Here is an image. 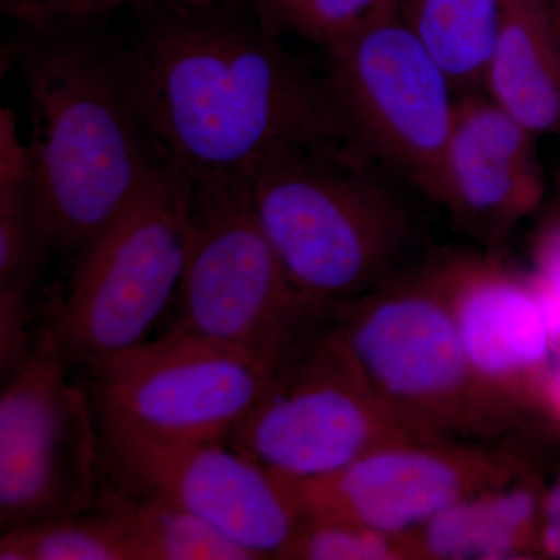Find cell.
Segmentation results:
<instances>
[{"mask_svg":"<svg viewBox=\"0 0 560 560\" xmlns=\"http://www.w3.org/2000/svg\"><path fill=\"white\" fill-rule=\"evenodd\" d=\"M397 5L399 0H298L271 31L287 28L327 49Z\"/></svg>","mask_w":560,"mask_h":560,"instance_id":"22","label":"cell"},{"mask_svg":"<svg viewBox=\"0 0 560 560\" xmlns=\"http://www.w3.org/2000/svg\"><path fill=\"white\" fill-rule=\"evenodd\" d=\"M438 261L471 370L515 415L541 408L556 352L530 272L475 254Z\"/></svg>","mask_w":560,"mask_h":560,"instance_id":"13","label":"cell"},{"mask_svg":"<svg viewBox=\"0 0 560 560\" xmlns=\"http://www.w3.org/2000/svg\"><path fill=\"white\" fill-rule=\"evenodd\" d=\"M558 186H559V194H560V172H559V176H558Z\"/></svg>","mask_w":560,"mask_h":560,"instance_id":"30","label":"cell"},{"mask_svg":"<svg viewBox=\"0 0 560 560\" xmlns=\"http://www.w3.org/2000/svg\"><path fill=\"white\" fill-rule=\"evenodd\" d=\"M294 2H298V0H254L257 10H259L260 21L264 22L270 31L280 14L287 9H290Z\"/></svg>","mask_w":560,"mask_h":560,"instance_id":"27","label":"cell"},{"mask_svg":"<svg viewBox=\"0 0 560 560\" xmlns=\"http://www.w3.org/2000/svg\"><path fill=\"white\" fill-rule=\"evenodd\" d=\"M103 474L209 523L254 559H283L301 518L270 471L223 441H162L98 422Z\"/></svg>","mask_w":560,"mask_h":560,"instance_id":"11","label":"cell"},{"mask_svg":"<svg viewBox=\"0 0 560 560\" xmlns=\"http://www.w3.org/2000/svg\"><path fill=\"white\" fill-rule=\"evenodd\" d=\"M33 119V184L51 248L80 250L150 186L167 158L116 40L31 35L18 50Z\"/></svg>","mask_w":560,"mask_h":560,"instance_id":"2","label":"cell"},{"mask_svg":"<svg viewBox=\"0 0 560 560\" xmlns=\"http://www.w3.org/2000/svg\"><path fill=\"white\" fill-rule=\"evenodd\" d=\"M44 334L0 397L2 530L90 510L103 475L101 430L90 393Z\"/></svg>","mask_w":560,"mask_h":560,"instance_id":"10","label":"cell"},{"mask_svg":"<svg viewBox=\"0 0 560 560\" xmlns=\"http://www.w3.org/2000/svg\"><path fill=\"white\" fill-rule=\"evenodd\" d=\"M533 276L545 319L555 348L560 355V212L541 224L534 237Z\"/></svg>","mask_w":560,"mask_h":560,"instance_id":"24","label":"cell"},{"mask_svg":"<svg viewBox=\"0 0 560 560\" xmlns=\"http://www.w3.org/2000/svg\"><path fill=\"white\" fill-rule=\"evenodd\" d=\"M552 16H555L556 27L560 35V0H550Z\"/></svg>","mask_w":560,"mask_h":560,"instance_id":"29","label":"cell"},{"mask_svg":"<svg viewBox=\"0 0 560 560\" xmlns=\"http://www.w3.org/2000/svg\"><path fill=\"white\" fill-rule=\"evenodd\" d=\"M191 234L172 330L272 357L316 304L298 293L245 187L191 190Z\"/></svg>","mask_w":560,"mask_h":560,"instance_id":"9","label":"cell"},{"mask_svg":"<svg viewBox=\"0 0 560 560\" xmlns=\"http://www.w3.org/2000/svg\"><path fill=\"white\" fill-rule=\"evenodd\" d=\"M283 559L415 560L411 534L382 533L359 523L301 521Z\"/></svg>","mask_w":560,"mask_h":560,"instance_id":"21","label":"cell"},{"mask_svg":"<svg viewBox=\"0 0 560 560\" xmlns=\"http://www.w3.org/2000/svg\"><path fill=\"white\" fill-rule=\"evenodd\" d=\"M331 329L357 377L419 440H493L521 416L471 370L433 260L357 300L329 304Z\"/></svg>","mask_w":560,"mask_h":560,"instance_id":"4","label":"cell"},{"mask_svg":"<svg viewBox=\"0 0 560 560\" xmlns=\"http://www.w3.org/2000/svg\"><path fill=\"white\" fill-rule=\"evenodd\" d=\"M272 357L168 329L80 370L98 422L162 441H223L270 377Z\"/></svg>","mask_w":560,"mask_h":560,"instance_id":"8","label":"cell"},{"mask_svg":"<svg viewBox=\"0 0 560 560\" xmlns=\"http://www.w3.org/2000/svg\"><path fill=\"white\" fill-rule=\"evenodd\" d=\"M51 249L40 221L32 150L22 142L14 110H0V294H27Z\"/></svg>","mask_w":560,"mask_h":560,"instance_id":"17","label":"cell"},{"mask_svg":"<svg viewBox=\"0 0 560 560\" xmlns=\"http://www.w3.org/2000/svg\"><path fill=\"white\" fill-rule=\"evenodd\" d=\"M529 470L522 456L499 448L412 440L375 448L324 477L276 480L301 521L359 523L408 536L456 501L510 485Z\"/></svg>","mask_w":560,"mask_h":560,"instance_id":"12","label":"cell"},{"mask_svg":"<svg viewBox=\"0 0 560 560\" xmlns=\"http://www.w3.org/2000/svg\"><path fill=\"white\" fill-rule=\"evenodd\" d=\"M158 0H0L2 10L31 35L86 31L91 22L130 3Z\"/></svg>","mask_w":560,"mask_h":560,"instance_id":"23","label":"cell"},{"mask_svg":"<svg viewBox=\"0 0 560 560\" xmlns=\"http://www.w3.org/2000/svg\"><path fill=\"white\" fill-rule=\"evenodd\" d=\"M482 86L537 138L560 136V35L550 0H501Z\"/></svg>","mask_w":560,"mask_h":560,"instance_id":"15","label":"cell"},{"mask_svg":"<svg viewBox=\"0 0 560 560\" xmlns=\"http://www.w3.org/2000/svg\"><path fill=\"white\" fill-rule=\"evenodd\" d=\"M537 136L489 97L456 101L438 201L456 224L500 245L544 200Z\"/></svg>","mask_w":560,"mask_h":560,"instance_id":"14","label":"cell"},{"mask_svg":"<svg viewBox=\"0 0 560 560\" xmlns=\"http://www.w3.org/2000/svg\"><path fill=\"white\" fill-rule=\"evenodd\" d=\"M352 142L280 153L246 190L298 293L312 304L357 300L396 275L410 241L401 202Z\"/></svg>","mask_w":560,"mask_h":560,"instance_id":"3","label":"cell"},{"mask_svg":"<svg viewBox=\"0 0 560 560\" xmlns=\"http://www.w3.org/2000/svg\"><path fill=\"white\" fill-rule=\"evenodd\" d=\"M399 13L455 90L481 86L499 32L501 0H399Z\"/></svg>","mask_w":560,"mask_h":560,"instance_id":"18","label":"cell"},{"mask_svg":"<svg viewBox=\"0 0 560 560\" xmlns=\"http://www.w3.org/2000/svg\"><path fill=\"white\" fill-rule=\"evenodd\" d=\"M326 50L327 84L350 140L438 201L455 86L399 5Z\"/></svg>","mask_w":560,"mask_h":560,"instance_id":"7","label":"cell"},{"mask_svg":"<svg viewBox=\"0 0 560 560\" xmlns=\"http://www.w3.org/2000/svg\"><path fill=\"white\" fill-rule=\"evenodd\" d=\"M179 5L119 46L154 138L191 189L245 187L280 153L352 142L327 80L264 22Z\"/></svg>","mask_w":560,"mask_h":560,"instance_id":"1","label":"cell"},{"mask_svg":"<svg viewBox=\"0 0 560 560\" xmlns=\"http://www.w3.org/2000/svg\"><path fill=\"white\" fill-rule=\"evenodd\" d=\"M176 2L184 3V5L198 7V9H205V7L221 5V3H230L231 0H176Z\"/></svg>","mask_w":560,"mask_h":560,"instance_id":"28","label":"cell"},{"mask_svg":"<svg viewBox=\"0 0 560 560\" xmlns=\"http://www.w3.org/2000/svg\"><path fill=\"white\" fill-rule=\"evenodd\" d=\"M412 440L350 368L327 304L272 355L264 393L226 444L275 477L308 480Z\"/></svg>","mask_w":560,"mask_h":560,"instance_id":"6","label":"cell"},{"mask_svg":"<svg viewBox=\"0 0 560 560\" xmlns=\"http://www.w3.org/2000/svg\"><path fill=\"white\" fill-rule=\"evenodd\" d=\"M541 410L547 411L560 427V355L556 357L547 382H545Z\"/></svg>","mask_w":560,"mask_h":560,"instance_id":"26","label":"cell"},{"mask_svg":"<svg viewBox=\"0 0 560 560\" xmlns=\"http://www.w3.org/2000/svg\"><path fill=\"white\" fill-rule=\"evenodd\" d=\"M98 500L119 515L140 560H256L209 523L168 501L116 486Z\"/></svg>","mask_w":560,"mask_h":560,"instance_id":"19","label":"cell"},{"mask_svg":"<svg viewBox=\"0 0 560 560\" xmlns=\"http://www.w3.org/2000/svg\"><path fill=\"white\" fill-rule=\"evenodd\" d=\"M2 560H140L124 522L102 500L90 510L5 530Z\"/></svg>","mask_w":560,"mask_h":560,"instance_id":"20","label":"cell"},{"mask_svg":"<svg viewBox=\"0 0 560 560\" xmlns=\"http://www.w3.org/2000/svg\"><path fill=\"white\" fill-rule=\"evenodd\" d=\"M539 558L560 560V471L545 488L539 530Z\"/></svg>","mask_w":560,"mask_h":560,"instance_id":"25","label":"cell"},{"mask_svg":"<svg viewBox=\"0 0 560 560\" xmlns=\"http://www.w3.org/2000/svg\"><path fill=\"white\" fill-rule=\"evenodd\" d=\"M191 187L171 165L80 250L44 334L72 366L147 341L175 301L191 234Z\"/></svg>","mask_w":560,"mask_h":560,"instance_id":"5","label":"cell"},{"mask_svg":"<svg viewBox=\"0 0 560 560\" xmlns=\"http://www.w3.org/2000/svg\"><path fill=\"white\" fill-rule=\"evenodd\" d=\"M545 486L533 469L456 501L411 534L415 560L539 558Z\"/></svg>","mask_w":560,"mask_h":560,"instance_id":"16","label":"cell"}]
</instances>
